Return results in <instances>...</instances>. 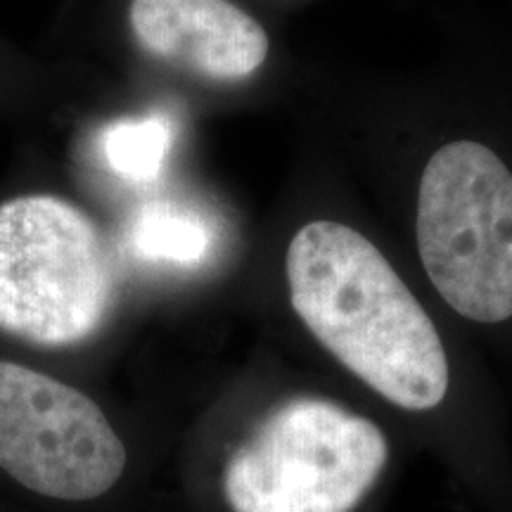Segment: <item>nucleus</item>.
<instances>
[{"mask_svg":"<svg viewBox=\"0 0 512 512\" xmlns=\"http://www.w3.org/2000/svg\"><path fill=\"white\" fill-rule=\"evenodd\" d=\"M297 316L332 356L406 411H430L448 392L439 332L373 242L335 221H313L287 249Z\"/></svg>","mask_w":512,"mask_h":512,"instance_id":"f257e3e1","label":"nucleus"},{"mask_svg":"<svg viewBox=\"0 0 512 512\" xmlns=\"http://www.w3.org/2000/svg\"><path fill=\"white\" fill-rule=\"evenodd\" d=\"M114 266L100 228L72 202L0 204V330L38 347H74L110 318Z\"/></svg>","mask_w":512,"mask_h":512,"instance_id":"f03ea898","label":"nucleus"},{"mask_svg":"<svg viewBox=\"0 0 512 512\" xmlns=\"http://www.w3.org/2000/svg\"><path fill=\"white\" fill-rule=\"evenodd\" d=\"M387 439L373 422L313 396L280 403L223 472L233 512H351L382 475Z\"/></svg>","mask_w":512,"mask_h":512,"instance_id":"7ed1b4c3","label":"nucleus"},{"mask_svg":"<svg viewBox=\"0 0 512 512\" xmlns=\"http://www.w3.org/2000/svg\"><path fill=\"white\" fill-rule=\"evenodd\" d=\"M418 249L432 285L460 316H512V174L486 145L458 140L420 178Z\"/></svg>","mask_w":512,"mask_h":512,"instance_id":"20e7f679","label":"nucleus"},{"mask_svg":"<svg viewBox=\"0 0 512 512\" xmlns=\"http://www.w3.org/2000/svg\"><path fill=\"white\" fill-rule=\"evenodd\" d=\"M0 467L41 496L91 501L124 475L126 446L79 389L0 361Z\"/></svg>","mask_w":512,"mask_h":512,"instance_id":"39448f33","label":"nucleus"},{"mask_svg":"<svg viewBox=\"0 0 512 512\" xmlns=\"http://www.w3.org/2000/svg\"><path fill=\"white\" fill-rule=\"evenodd\" d=\"M131 31L145 53L209 81H242L268 57V36L230 0H131Z\"/></svg>","mask_w":512,"mask_h":512,"instance_id":"423d86ee","label":"nucleus"},{"mask_svg":"<svg viewBox=\"0 0 512 512\" xmlns=\"http://www.w3.org/2000/svg\"><path fill=\"white\" fill-rule=\"evenodd\" d=\"M124 240L143 264L195 268L211 254L214 228L188 204L157 200L133 211Z\"/></svg>","mask_w":512,"mask_h":512,"instance_id":"0eeeda50","label":"nucleus"},{"mask_svg":"<svg viewBox=\"0 0 512 512\" xmlns=\"http://www.w3.org/2000/svg\"><path fill=\"white\" fill-rule=\"evenodd\" d=\"M174 138L176 124L164 112L121 117L98 133V152L121 181L145 185L162 174Z\"/></svg>","mask_w":512,"mask_h":512,"instance_id":"6e6552de","label":"nucleus"}]
</instances>
